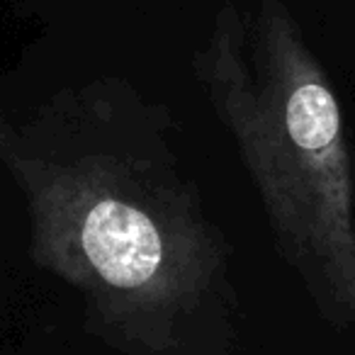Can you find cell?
<instances>
[{
    "label": "cell",
    "instance_id": "obj_2",
    "mask_svg": "<svg viewBox=\"0 0 355 355\" xmlns=\"http://www.w3.org/2000/svg\"><path fill=\"white\" fill-rule=\"evenodd\" d=\"M280 258L329 324L355 326V171L336 88L285 0H227L193 51Z\"/></svg>",
    "mask_w": 355,
    "mask_h": 355
},
{
    "label": "cell",
    "instance_id": "obj_1",
    "mask_svg": "<svg viewBox=\"0 0 355 355\" xmlns=\"http://www.w3.org/2000/svg\"><path fill=\"white\" fill-rule=\"evenodd\" d=\"M0 171L30 258L124 355H219L234 338L232 246L178 148L173 110L122 76L0 112Z\"/></svg>",
    "mask_w": 355,
    "mask_h": 355
}]
</instances>
